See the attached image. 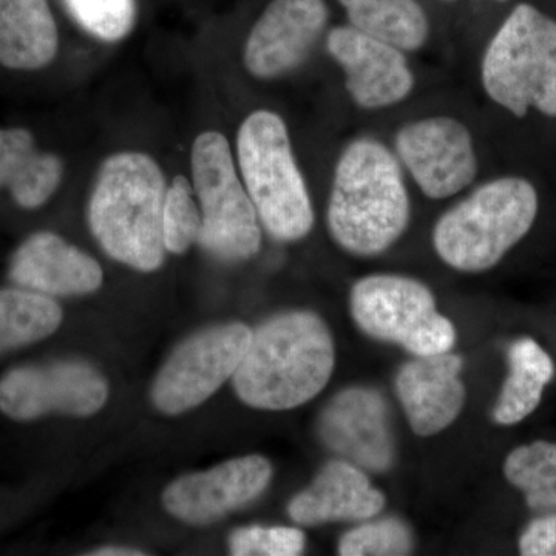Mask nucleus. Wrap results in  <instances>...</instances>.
Wrapping results in <instances>:
<instances>
[{
	"mask_svg": "<svg viewBox=\"0 0 556 556\" xmlns=\"http://www.w3.org/2000/svg\"><path fill=\"white\" fill-rule=\"evenodd\" d=\"M167 177L159 161L139 150H119L94 175L87 223L110 258L153 273L163 266V206Z\"/></svg>",
	"mask_w": 556,
	"mask_h": 556,
	"instance_id": "obj_1",
	"label": "nucleus"
},
{
	"mask_svg": "<svg viewBox=\"0 0 556 556\" xmlns=\"http://www.w3.org/2000/svg\"><path fill=\"white\" fill-rule=\"evenodd\" d=\"M334 365V340L324 318L311 311H288L252 331L233 388L249 407L285 412L316 397Z\"/></svg>",
	"mask_w": 556,
	"mask_h": 556,
	"instance_id": "obj_2",
	"label": "nucleus"
},
{
	"mask_svg": "<svg viewBox=\"0 0 556 556\" xmlns=\"http://www.w3.org/2000/svg\"><path fill=\"white\" fill-rule=\"evenodd\" d=\"M412 204L401 164L375 138H357L336 164L328 201V229L348 254H383L408 228Z\"/></svg>",
	"mask_w": 556,
	"mask_h": 556,
	"instance_id": "obj_3",
	"label": "nucleus"
},
{
	"mask_svg": "<svg viewBox=\"0 0 556 556\" xmlns=\"http://www.w3.org/2000/svg\"><path fill=\"white\" fill-rule=\"evenodd\" d=\"M236 161L262 228L281 243L305 239L316 217L285 119L268 109L249 113L237 131Z\"/></svg>",
	"mask_w": 556,
	"mask_h": 556,
	"instance_id": "obj_4",
	"label": "nucleus"
},
{
	"mask_svg": "<svg viewBox=\"0 0 556 556\" xmlns=\"http://www.w3.org/2000/svg\"><path fill=\"white\" fill-rule=\"evenodd\" d=\"M536 215L532 182L521 177L492 179L438 219L433 247L450 268L484 273L525 239Z\"/></svg>",
	"mask_w": 556,
	"mask_h": 556,
	"instance_id": "obj_5",
	"label": "nucleus"
},
{
	"mask_svg": "<svg viewBox=\"0 0 556 556\" xmlns=\"http://www.w3.org/2000/svg\"><path fill=\"white\" fill-rule=\"evenodd\" d=\"M481 80L517 118L529 109L556 118V21L530 3L515 7L486 46Z\"/></svg>",
	"mask_w": 556,
	"mask_h": 556,
	"instance_id": "obj_6",
	"label": "nucleus"
},
{
	"mask_svg": "<svg viewBox=\"0 0 556 556\" xmlns=\"http://www.w3.org/2000/svg\"><path fill=\"white\" fill-rule=\"evenodd\" d=\"M190 181L203 218L200 248L223 263L255 257L262 249V223L222 131L204 130L193 139Z\"/></svg>",
	"mask_w": 556,
	"mask_h": 556,
	"instance_id": "obj_7",
	"label": "nucleus"
},
{
	"mask_svg": "<svg viewBox=\"0 0 556 556\" xmlns=\"http://www.w3.org/2000/svg\"><path fill=\"white\" fill-rule=\"evenodd\" d=\"M350 308L358 329L368 338L396 343L413 356L448 353L456 329L437 309L431 289L416 278L375 274L351 289Z\"/></svg>",
	"mask_w": 556,
	"mask_h": 556,
	"instance_id": "obj_8",
	"label": "nucleus"
},
{
	"mask_svg": "<svg viewBox=\"0 0 556 556\" xmlns=\"http://www.w3.org/2000/svg\"><path fill=\"white\" fill-rule=\"evenodd\" d=\"M252 329L240 321L197 332L174 351L152 388L160 412L179 415L199 407L239 369Z\"/></svg>",
	"mask_w": 556,
	"mask_h": 556,
	"instance_id": "obj_9",
	"label": "nucleus"
},
{
	"mask_svg": "<svg viewBox=\"0 0 556 556\" xmlns=\"http://www.w3.org/2000/svg\"><path fill=\"white\" fill-rule=\"evenodd\" d=\"M108 397V380L84 362L11 369L0 380V409L16 420L50 413L91 416L104 407Z\"/></svg>",
	"mask_w": 556,
	"mask_h": 556,
	"instance_id": "obj_10",
	"label": "nucleus"
},
{
	"mask_svg": "<svg viewBox=\"0 0 556 556\" xmlns=\"http://www.w3.org/2000/svg\"><path fill=\"white\" fill-rule=\"evenodd\" d=\"M394 146L399 160L428 199H450L477 177L478 159L470 130L450 116L405 124Z\"/></svg>",
	"mask_w": 556,
	"mask_h": 556,
	"instance_id": "obj_11",
	"label": "nucleus"
},
{
	"mask_svg": "<svg viewBox=\"0 0 556 556\" xmlns=\"http://www.w3.org/2000/svg\"><path fill=\"white\" fill-rule=\"evenodd\" d=\"M328 22L327 0H270L244 40V68L258 80L295 72L308 61Z\"/></svg>",
	"mask_w": 556,
	"mask_h": 556,
	"instance_id": "obj_12",
	"label": "nucleus"
},
{
	"mask_svg": "<svg viewBox=\"0 0 556 556\" xmlns=\"http://www.w3.org/2000/svg\"><path fill=\"white\" fill-rule=\"evenodd\" d=\"M318 437L332 453L372 473L394 464L396 444L386 397L375 388L340 391L321 412Z\"/></svg>",
	"mask_w": 556,
	"mask_h": 556,
	"instance_id": "obj_13",
	"label": "nucleus"
},
{
	"mask_svg": "<svg viewBox=\"0 0 556 556\" xmlns=\"http://www.w3.org/2000/svg\"><path fill=\"white\" fill-rule=\"evenodd\" d=\"M327 50L345 73L348 94L357 108L396 105L415 89V75L405 51L357 30L338 25L327 36Z\"/></svg>",
	"mask_w": 556,
	"mask_h": 556,
	"instance_id": "obj_14",
	"label": "nucleus"
},
{
	"mask_svg": "<svg viewBox=\"0 0 556 556\" xmlns=\"http://www.w3.org/2000/svg\"><path fill=\"white\" fill-rule=\"evenodd\" d=\"M270 479L273 466L266 457H237L172 482L164 490L163 504L179 521L212 525L262 496Z\"/></svg>",
	"mask_w": 556,
	"mask_h": 556,
	"instance_id": "obj_15",
	"label": "nucleus"
},
{
	"mask_svg": "<svg viewBox=\"0 0 556 556\" xmlns=\"http://www.w3.org/2000/svg\"><path fill=\"white\" fill-rule=\"evenodd\" d=\"M9 274L17 287L53 299L91 294L104 281L97 260L49 230L22 241L11 257Z\"/></svg>",
	"mask_w": 556,
	"mask_h": 556,
	"instance_id": "obj_16",
	"label": "nucleus"
},
{
	"mask_svg": "<svg viewBox=\"0 0 556 556\" xmlns=\"http://www.w3.org/2000/svg\"><path fill=\"white\" fill-rule=\"evenodd\" d=\"M463 358L441 353L416 356L396 376V393L409 427L428 438L452 426L466 404V386L460 379Z\"/></svg>",
	"mask_w": 556,
	"mask_h": 556,
	"instance_id": "obj_17",
	"label": "nucleus"
},
{
	"mask_svg": "<svg viewBox=\"0 0 556 556\" xmlns=\"http://www.w3.org/2000/svg\"><path fill=\"white\" fill-rule=\"evenodd\" d=\"M386 496L361 467L345 459L331 460L321 468L308 489L292 497L289 518L299 526H321L339 521H365L378 517Z\"/></svg>",
	"mask_w": 556,
	"mask_h": 556,
	"instance_id": "obj_18",
	"label": "nucleus"
},
{
	"mask_svg": "<svg viewBox=\"0 0 556 556\" xmlns=\"http://www.w3.org/2000/svg\"><path fill=\"white\" fill-rule=\"evenodd\" d=\"M65 163L58 153L40 150L24 127L0 129V189L27 211L42 207L61 188Z\"/></svg>",
	"mask_w": 556,
	"mask_h": 556,
	"instance_id": "obj_19",
	"label": "nucleus"
},
{
	"mask_svg": "<svg viewBox=\"0 0 556 556\" xmlns=\"http://www.w3.org/2000/svg\"><path fill=\"white\" fill-rule=\"evenodd\" d=\"M60 53V30L49 0H0V65L38 72Z\"/></svg>",
	"mask_w": 556,
	"mask_h": 556,
	"instance_id": "obj_20",
	"label": "nucleus"
},
{
	"mask_svg": "<svg viewBox=\"0 0 556 556\" xmlns=\"http://www.w3.org/2000/svg\"><path fill=\"white\" fill-rule=\"evenodd\" d=\"M507 361V379L493 409V420L500 426H515L532 415L555 376L554 361L533 339L515 340Z\"/></svg>",
	"mask_w": 556,
	"mask_h": 556,
	"instance_id": "obj_21",
	"label": "nucleus"
},
{
	"mask_svg": "<svg viewBox=\"0 0 556 556\" xmlns=\"http://www.w3.org/2000/svg\"><path fill=\"white\" fill-rule=\"evenodd\" d=\"M350 25L372 38L417 51L430 38V21L419 0H338Z\"/></svg>",
	"mask_w": 556,
	"mask_h": 556,
	"instance_id": "obj_22",
	"label": "nucleus"
},
{
	"mask_svg": "<svg viewBox=\"0 0 556 556\" xmlns=\"http://www.w3.org/2000/svg\"><path fill=\"white\" fill-rule=\"evenodd\" d=\"M61 321L53 298L25 288L0 289V354L49 338Z\"/></svg>",
	"mask_w": 556,
	"mask_h": 556,
	"instance_id": "obj_23",
	"label": "nucleus"
},
{
	"mask_svg": "<svg viewBox=\"0 0 556 556\" xmlns=\"http://www.w3.org/2000/svg\"><path fill=\"white\" fill-rule=\"evenodd\" d=\"M504 475L521 490L535 511H556V442L536 441L515 448L504 464Z\"/></svg>",
	"mask_w": 556,
	"mask_h": 556,
	"instance_id": "obj_24",
	"label": "nucleus"
},
{
	"mask_svg": "<svg viewBox=\"0 0 556 556\" xmlns=\"http://www.w3.org/2000/svg\"><path fill=\"white\" fill-rule=\"evenodd\" d=\"M80 30L104 43L129 38L137 27V0H62Z\"/></svg>",
	"mask_w": 556,
	"mask_h": 556,
	"instance_id": "obj_25",
	"label": "nucleus"
},
{
	"mask_svg": "<svg viewBox=\"0 0 556 556\" xmlns=\"http://www.w3.org/2000/svg\"><path fill=\"white\" fill-rule=\"evenodd\" d=\"M201 211L190 177L177 175L167 186L163 206V240L167 252L185 254L199 243Z\"/></svg>",
	"mask_w": 556,
	"mask_h": 556,
	"instance_id": "obj_26",
	"label": "nucleus"
},
{
	"mask_svg": "<svg viewBox=\"0 0 556 556\" xmlns=\"http://www.w3.org/2000/svg\"><path fill=\"white\" fill-rule=\"evenodd\" d=\"M415 536L407 522L388 517L348 530L339 543L342 556H399L412 554Z\"/></svg>",
	"mask_w": 556,
	"mask_h": 556,
	"instance_id": "obj_27",
	"label": "nucleus"
},
{
	"mask_svg": "<svg viewBox=\"0 0 556 556\" xmlns=\"http://www.w3.org/2000/svg\"><path fill=\"white\" fill-rule=\"evenodd\" d=\"M306 538L295 527H243L229 538L236 556H295L305 548Z\"/></svg>",
	"mask_w": 556,
	"mask_h": 556,
	"instance_id": "obj_28",
	"label": "nucleus"
},
{
	"mask_svg": "<svg viewBox=\"0 0 556 556\" xmlns=\"http://www.w3.org/2000/svg\"><path fill=\"white\" fill-rule=\"evenodd\" d=\"M519 552L525 556H556V514L536 518L526 527Z\"/></svg>",
	"mask_w": 556,
	"mask_h": 556,
	"instance_id": "obj_29",
	"label": "nucleus"
},
{
	"mask_svg": "<svg viewBox=\"0 0 556 556\" xmlns=\"http://www.w3.org/2000/svg\"><path fill=\"white\" fill-rule=\"evenodd\" d=\"M91 555H100V556H139L144 555L142 552L134 551V548L126 547H104L98 548L97 552H93Z\"/></svg>",
	"mask_w": 556,
	"mask_h": 556,
	"instance_id": "obj_30",
	"label": "nucleus"
},
{
	"mask_svg": "<svg viewBox=\"0 0 556 556\" xmlns=\"http://www.w3.org/2000/svg\"><path fill=\"white\" fill-rule=\"evenodd\" d=\"M493 2H507V0H493Z\"/></svg>",
	"mask_w": 556,
	"mask_h": 556,
	"instance_id": "obj_31",
	"label": "nucleus"
}]
</instances>
